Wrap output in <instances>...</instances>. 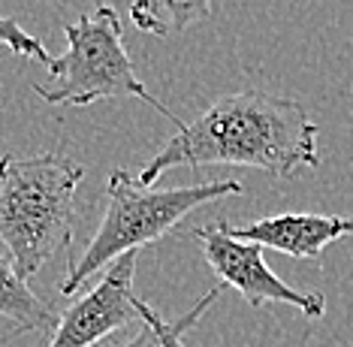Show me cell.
<instances>
[{
  "mask_svg": "<svg viewBox=\"0 0 353 347\" xmlns=\"http://www.w3.org/2000/svg\"><path fill=\"white\" fill-rule=\"evenodd\" d=\"M221 293H223V284H221V287H214V290H208L205 296H199V302L194 305V308L184 314V317L175 320V324H166V320L160 317V314L151 308V305H145V302H139V317L145 320L151 329H154L157 338H160V344H163V347H188V344H184V333H188V329L194 326L208 308H212V302H214V299H221Z\"/></svg>",
  "mask_w": 353,
  "mask_h": 347,
  "instance_id": "30bf717a",
  "label": "cell"
},
{
  "mask_svg": "<svg viewBox=\"0 0 353 347\" xmlns=\"http://www.w3.org/2000/svg\"><path fill=\"white\" fill-rule=\"evenodd\" d=\"M3 52H12V54H19V58L39 61V63H46V67L52 63L49 48L39 43L37 37H30L15 19L0 15V58H3Z\"/></svg>",
  "mask_w": 353,
  "mask_h": 347,
  "instance_id": "8fae6325",
  "label": "cell"
},
{
  "mask_svg": "<svg viewBox=\"0 0 353 347\" xmlns=\"http://www.w3.org/2000/svg\"><path fill=\"white\" fill-rule=\"evenodd\" d=\"M97 3H100V6H109V0H97Z\"/></svg>",
  "mask_w": 353,
  "mask_h": 347,
  "instance_id": "4fadbf2b",
  "label": "cell"
},
{
  "mask_svg": "<svg viewBox=\"0 0 353 347\" xmlns=\"http://www.w3.org/2000/svg\"><path fill=\"white\" fill-rule=\"evenodd\" d=\"M82 179V163L67 155L0 157V245L25 281L70 248Z\"/></svg>",
  "mask_w": 353,
  "mask_h": 347,
  "instance_id": "7a4b0ae2",
  "label": "cell"
},
{
  "mask_svg": "<svg viewBox=\"0 0 353 347\" xmlns=\"http://www.w3.org/2000/svg\"><path fill=\"white\" fill-rule=\"evenodd\" d=\"M212 15V0H133L130 19L142 34L175 37Z\"/></svg>",
  "mask_w": 353,
  "mask_h": 347,
  "instance_id": "9c48e42d",
  "label": "cell"
},
{
  "mask_svg": "<svg viewBox=\"0 0 353 347\" xmlns=\"http://www.w3.org/2000/svg\"><path fill=\"white\" fill-rule=\"evenodd\" d=\"M245 188L239 181H203L190 188H145L136 175L115 169L106 181V212L85 254L70 263L61 281V296H73L100 269H106L124 254H139V248L154 245L170 236L175 224L190 212L223 197H239Z\"/></svg>",
  "mask_w": 353,
  "mask_h": 347,
  "instance_id": "3957f363",
  "label": "cell"
},
{
  "mask_svg": "<svg viewBox=\"0 0 353 347\" xmlns=\"http://www.w3.org/2000/svg\"><path fill=\"white\" fill-rule=\"evenodd\" d=\"M230 236L239 241H254L260 248L296 257V260H320L332 241L353 236V215H317V212H284L263 221L230 227Z\"/></svg>",
  "mask_w": 353,
  "mask_h": 347,
  "instance_id": "52a82bcc",
  "label": "cell"
},
{
  "mask_svg": "<svg viewBox=\"0 0 353 347\" xmlns=\"http://www.w3.org/2000/svg\"><path fill=\"white\" fill-rule=\"evenodd\" d=\"M190 236L203 241L205 263L214 269L223 287H236L245 296L248 305L260 308L266 302H281L299 308L305 317L320 320L326 314L323 293H305V290L290 287L269 269L263 248L254 241H239L230 236L227 224H208V227H194Z\"/></svg>",
  "mask_w": 353,
  "mask_h": 347,
  "instance_id": "5b68a950",
  "label": "cell"
},
{
  "mask_svg": "<svg viewBox=\"0 0 353 347\" xmlns=\"http://www.w3.org/2000/svg\"><path fill=\"white\" fill-rule=\"evenodd\" d=\"M103 347H163V344H160V338H157L154 329L142 320V326L136 329L130 338H124V341H118V344H103Z\"/></svg>",
  "mask_w": 353,
  "mask_h": 347,
  "instance_id": "7c38bea8",
  "label": "cell"
},
{
  "mask_svg": "<svg viewBox=\"0 0 353 347\" xmlns=\"http://www.w3.org/2000/svg\"><path fill=\"white\" fill-rule=\"evenodd\" d=\"M136 257H139L136 251L118 257L82 299L67 305L46 347H97L103 344V338H109L118 329L130 324L139 326L142 299L133 293Z\"/></svg>",
  "mask_w": 353,
  "mask_h": 347,
  "instance_id": "8992f818",
  "label": "cell"
},
{
  "mask_svg": "<svg viewBox=\"0 0 353 347\" xmlns=\"http://www.w3.org/2000/svg\"><path fill=\"white\" fill-rule=\"evenodd\" d=\"M63 37H67V52L61 58H52L49 79L43 85H34L37 97H43L52 106L79 109L94 106L97 100L136 97L166 121H172L179 130L184 127V121L139 82L124 48V30L115 6H97L76 24H63Z\"/></svg>",
  "mask_w": 353,
  "mask_h": 347,
  "instance_id": "277c9868",
  "label": "cell"
},
{
  "mask_svg": "<svg viewBox=\"0 0 353 347\" xmlns=\"http://www.w3.org/2000/svg\"><path fill=\"white\" fill-rule=\"evenodd\" d=\"M317 133L302 103L263 91H236L184 124L136 179L151 188L175 166H248L275 179H293L302 166H320Z\"/></svg>",
  "mask_w": 353,
  "mask_h": 347,
  "instance_id": "6da1fadb",
  "label": "cell"
},
{
  "mask_svg": "<svg viewBox=\"0 0 353 347\" xmlns=\"http://www.w3.org/2000/svg\"><path fill=\"white\" fill-rule=\"evenodd\" d=\"M0 317L10 320L15 333H43L58 324L54 311L15 272L10 257H0Z\"/></svg>",
  "mask_w": 353,
  "mask_h": 347,
  "instance_id": "ba28073f",
  "label": "cell"
}]
</instances>
